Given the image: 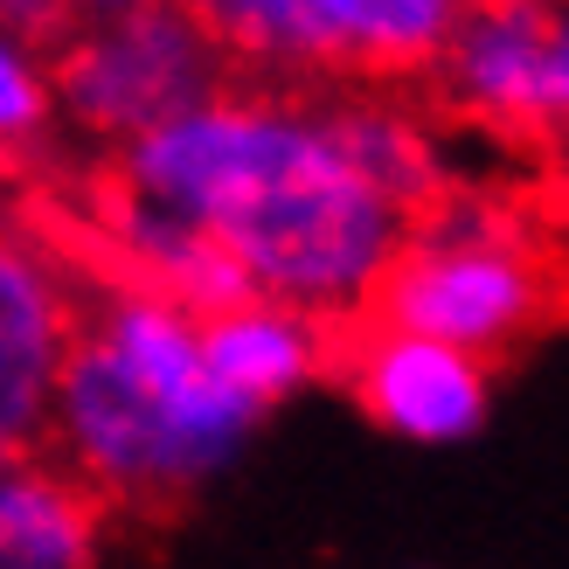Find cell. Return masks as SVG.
Wrapping results in <instances>:
<instances>
[{"label": "cell", "instance_id": "4", "mask_svg": "<svg viewBox=\"0 0 569 569\" xmlns=\"http://www.w3.org/2000/svg\"><path fill=\"white\" fill-rule=\"evenodd\" d=\"M49 83L56 126L119 153L216 98L230 83V63H222L202 8L119 0V8H70V28L49 49Z\"/></svg>", "mask_w": 569, "mask_h": 569}, {"label": "cell", "instance_id": "8", "mask_svg": "<svg viewBox=\"0 0 569 569\" xmlns=\"http://www.w3.org/2000/svg\"><path fill=\"white\" fill-rule=\"evenodd\" d=\"M431 83L451 119H466L493 139L542 147V132H549V8H535V0L459 8L438 63H431Z\"/></svg>", "mask_w": 569, "mask_h": 569}, {"label": "cell", "instance_id": "2", "mask_svg": "<svg viewBox=\"0 0 569 569\" xmlns=\"http://www.w3.org/2000/svg\"><path fill=\"white\" fill-rule=\"evenodd\" d=\"M258 417L222 396L202 361V327L174 299L98 278L83 292L70 361L56 376L49 459L104 515H167L230 472Z\"/></svg>", "mask_w": 569, "mask_h": 569}, {"label": "cell", "instance_id": "6", "mask_svg": "<svg viewBox=\"0 0 569 569\" xmlns=\"http://www.w3.org/2000/svg\"><path fill=\"white\" fill-rule=\"evenodd\" d=\"M83 292L91 264L36 216L0 209V466L49 451L56 376L70 361Z\"/></svg>", "mask_w": 569, "mask_h": 569}, {"label": "cell", "instance_id": "5", "mask_svg": "<svg viewBox=\"0 0 569 569\" xmlns=\"http://www.w3.org/2000/svg\"><path fill=\"white\" fill-rule=\"evenodd\" d=\"M209 36L230 70L271 91L431 77L459 8L451 0H209Z\"/></svg>", "mask_w": 569, "mask_h": 569}, {"label": "cell", "instance_id": "3", "mask_svg": "<svg viewBox=\"0 0 569 569\" xmlns=\"http://www.w3.org/2000/svg\"><path fill=\"white\" fill-rule=\"evenodd\" d=\"M562 306L569 271L542 222L507 194L451 188L445 202H431L410 222L368 320L500 368L535 333H549Z\"/></svg>", "mask_w": 569, "mask_h": 569}, {"label": "cell", "instance_id": "7", "mask_svg": "<svg viewBox=\"0 0 569 569\" xmlns=\"http://www.w3.org/2000/svg\"><path fill=\"white\" fill-rule=\"evenodd\" d=\"M333 376L348 382V396L361 403V417L376 431L423 445V451L479 438L487 410H493V368L487 361L438 348V340H417V333H396V327H376V320L340 327Z\"/></svg>", "mask_w": 569, "mask_h": 569}, {"label": "cell", "instance_id": "11", "mask_svg": "<svg viewBox=\"0 0 569 569\" xmlns=\"http://www.w3.org/2000/svg\"><path fill=\"white\" fill-rule=\"evenodd\" d=\"M56 132L49 49L0 21V160H36Z\"/></svg>", "mask_w": 569, "mask_h": 569}, {"label": "cell", "instance_id": "10", "mask_svg": "<svg viewBox=\"0 0 569 569\" xmlns=\"http://www.w3.org/2000/svg\"><path fill=\"white\" fill-rule=\"evenodd\" d=\"M111 515L42 451L0 466V569H98Z\"/></svg>", "mask_w": 569, "mask_h": 569}, {"label": "cell", "instance_id": "9", "mask_svg": "<svg viewBox=\"0 0 569 569\" xmlns=\"http://www.w3.org/2000/svg\"><path fill=\"white\" fill-rule=\"evenodd\" d=\"M194 327H202L209 376L258 423L284 403H299L306 389H320L340 361V327L312 320L299 306H278V299H237Z\"/></svg>", "mask_w": 569, "mask_h": 569}, {"label": "cell", "instance_id": "1", "mask_svg": "<svg viewBox=\"0 0 569 569\" xmlns=\"http://www.w3.org/2000/svg\"><path fill=\"white\" fill-rule=\"evenodd\" d=\"M111 194L202 230L250 299L327 327L368 320L410 216L361 174L340 91L222 83L216 98L111 153Z\"/></svg>", "mask_w": 569, "mask_h": 569}, {"label": "cell", "instance_id": "12", "mask_svg": "<svg viewBox=\"0 0 569 569\" xmlns=\"http://www.w3.org/2000/svg\"><path fill=\"white\" fill-rule=\"evenodd\" d=\"M542 147H569V8H549V132Z\"/></svg>", "mask_w": 569, "mask_h": 569}]
</instances>
